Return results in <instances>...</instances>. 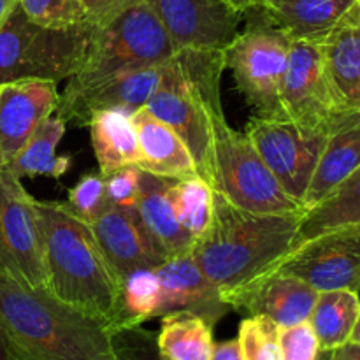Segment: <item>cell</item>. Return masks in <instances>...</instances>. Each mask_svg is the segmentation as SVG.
<instances>
[{"instance_id": "cell-1", "label": "cell", "mask_w": 360, "mask_h": 360, "mask_svg": "<svg viewBox=\"0 0 360 360\" xmlns=\"http://www.w3.org/2000/svg\"><path fill=\"white\" fill-rule=\"evenodd\" d=\"M0 329L14 360H115L101 320L0 273Z\"/></svg>"}, {"instance_id": "cell-2", "label": "cell", "mask_w": 360, "mask_h": 360, "mask_svg": "<svg viewBox=\"0 0 360 360\" xmlns=\"http://www.w3.org/2000/svg\"><path fill=\"white\" fill-rule=\"evenodd\" d=\"M304 213L243 210L214 192L213 220L190 255L224 297L276 267L294 246Z\"/></svg>"}, {"instance_id": "cell-3", "label": "cell", "mask_w": 360, "mask_h": 360, "mask_svg": "<svg viewBox=\"0 0 360 360\" xmlns=\"http://www.w3.org/2000/svg\"><path fill=\"white\" fill-rule=\"evenodd\" d=\"M44 234L48 292L65 304L101 320L111 333L120 280L102 253L94 231L63 202H37Z\"/></svg>"}, {"instance_id": "cell-4", "label": "cell", "mask_w": 360, "mask_h": 360, "mask_svg": "<svg viewBox=\"0 0 360 360\" xmlns=\"http://www.w3.org/2000/svg\"><path fill=\"white\" fill-rule=\"evenodd\" d=\"M224 49H179L169 58L164 79L144 108L167 123L188 148L197 174L214 183L211 116L221 108Z\"/></svg>"}, {"instance_id": "cell-5", "label": "cell", "mask_w": 360, "mask_h": 360, "mask_svg": "<svg viewBox=\"0 0 360 360\" xmlns=\"http://www.w3.org/2000/svg\"><path fill=\"white\" fill-rule=\"evenodd\" d=\"M94 23L53 28L32 21L20 4L0 23V84L70 79L83 65Z\"/></svg>"}, {"instance_id": "cell-6", "label": "cell", "mask_w": 360, "mask_h": 360, "mask_svg": "<svg viewBox=\"0 0 360 360\" xmlns=\"http://www.w3.org/2000/svg\"><path fill=\"white\" fill-rule=\"evenodd\" d=\"M174 44L144 0L132 4L104 23L94 25L83 65L67 88L88 86L120 74L165 63Z\"/></svg>"}, {"instance_id": "cell-7", "label": "cell", "mask_w": 360, "mask_h": 360, "mask_svg": "<svg viewBox=\"0 0 360 360\" xmlns=\"http://www.w3.org/2000/svg\"><path fill=\"white\" fill-rule=\"evenodd\" d=\"M213 125L214 192L243 210L259 213H304L259 155L246 132L232 129L224 108L211 116Z\"/></svg>"}, {"instance_id": "cell-8", "label": "cell", "mask_w": 360, "mask_h": 360, "mask_svg": "<svg viewBox=\"0 0 360 360\" xmlns=\"http://www.w3.org/2000/svg\"><path fill=\"white\" fill-rule=\"evenodd\" d=\"M246 27L224 49L225 69L257 116H283L280 88L287 69L292 39L262 9L245 11Z\"/></svg>"}, {"instance_id": "cell-9", "label": "cell", "mask_w": 360, "mask_h": 360, "mask_svg": "<svg viewBox=\"0 0 360 360\" xmlns=\"http://www.w3.org/2000/svg\"><path fill=\"white\" fill-rule=\"evenodd\" d=\"M0 273L27 288L48 290L37 200L7 169H0Z\"/></svg>"}, {"instance_id": "cell-10", "label": "cell", "mask_w": 360, "mask_h": 360, "mask_svg": "<svg viewBox=\"0 0 360 360\" xmlns=\"http://www.w3.org/2000/svg\"><path fill=\"white\" fill-rule=\"evenodd\" d=\"M330 127L255 115L246 123L245 132L285 192L302 206Z\"/></svg>"}, {"instance_id": "cell-11", "label": "cell", "mask_w": 360, "mask_h": 360, "mask_svg": "<svg viewBox=\"0 0 360 360\" xmlns=\"http://www.w3.org/2000/svg\"><path fill=\"white\" fill-rule=\"evenodd\" d=\"M273 271V269H271ZM274 271L299 278L316 292H360V224L330 229L292 248Z\"/></svg>"}, {"instance_id": "cell-12", "label": "cell", "mask_w": 360, "mask_h": 360, "mask_svg": "<svg viewBox=\"0 0 360 360\" xmlns=\"http://www.w3.org/2000/svg\"><path fill=\"white\" fill-rule=\"evenodd\" d=\"M280 102L285 118L306 125H333L334 120L347 111L330 86L320 44L292 41L281 79Z\"/></svg>"}, {"instance_id": "cell-13", "label": "cell", "mask_w": 360, "mask_h": 360, "mask_svg": "<svg viewBox=\"0 0 360 360\" xmlns=\"http://www.w3.org/2000/svg\"><path fill=\"white\" fill-rule=\"evenodd\" d=\"M179 49H225L245 14L229 0H144Z\"/></svg>"}, {"instance_id": "cell-14", "label": "cell", "mask_w": 360, "mask_h": 360, "mask_svg": "<svg viewBox=\"0 0 360 360\" xmlns=\"http://www.w3.org/2000/svg\"><path fill=\"white\" fill-rule=\"evenodd\" d=\"M167 62L120 74L77 90L65 88L63 95H60L56 116L65 123L88 125L91 116L98 111H123L132 115L144 108L160 86Z\"/></svg>"}, {"instance_id": "cell-15", "label": "cell", "mask_w": 360, "mask_h": 360, "mask_svg": "<svg viewBox=\"0 0 360 360\" xmlns=\"http://www.w3.org/2000/svg\"><path fill=\"white\" fill-rule=\"evenodd\" d=\"M320 292L299 278L267 271L224 295V301L245 316H266L278 327L308 322Z\"/></svg>"}, {"instance_id": "cell-16", "label": "cell", "mask_w": 360, "mask_h": 360, "mask_svg": "<svg viewBox=\"0 0 360 360\" xmlns=\"http://www.w3.org/2000/svg\"><path fill=\"white\" fill-rule=\"evenodd\" d=\"M60 95L53 81H16L0 84V164L14 160L44 120L58 108Z\"/></svg>"}, {"instance_id": "cell-17", "label": "cell", "mask_w": 360, "mask_h": 360, "mask_svg": "<svg viewBox=\"0 0 360 360\" xmlns=\"http://www.w3.org/2000/svg\"><path fill=\"white\" fill-rule=\"evenodd\" d=\"M155 273L160 285L158 316L190 311L214 327L231 311L220 288L204 274L190 253L167 259L162 266L155 267Z\"/></svg>"}, {"instance_id": "cell-18", "label": "cell", "mask_w": 360, "mask_h": 360, "mask_svg": "<svg viewBox=\"0 0 360 360\" xmlns=\"http://www.w3.org/2000/svg\"><path fill=\"white\" fill-rule=\"evenodd\" d=\"M90 227L120 281L132 271L155 269L167 260L144 229L136 207H108Z\"/></svg>"}, {"instance_id": "cell-19", "label": "cell", "mask_w": 360, "mask_h": 360, "mask_svg": "<svg viewBox=\"0 0 360 360\" xmlns=\"http://www.w3.org/2000/svg\"><path fill=\"white\" fill-rule=\"evenodd\" d=\"M360 167V111H345L334 120L306 195L304 210L322 202Z\"/></svg>"}, {"instance_id": "cell-20", "label": "cell", "mask_w": 360, "mask_h": 360, "mask_svg": "<svg viewBox=\"0 0 360 360\" xmlns=\"http://www.w3.org/2000/svg\"><path fill=\"white\" fill-rule=\"evenodd\" d=\"M130 120L139 141L141 160L137 167L141 171L174 181L199 176L188 148L167 123L160 122L146 108L134 111Z\"/></svg>"}, {"instance_id": "cell-21", "label": "cell", "mask_w": 360, "mask_h": 360, "mask_svg": "<svg viewBox=\"0 0 360 360\" xmlns=\"http://www.w3.org/2000/svg\"><path fill=\"white\" fill-rule=\"evenodd\" d=\"M320 48L341 108L360 111V2L320 42Z\"/></svg>"}, {"instance_id": "cell-22", "label": "cell", "mask_w": 360, "mask_h": 360, "mask_svg": "<svg viewBox=\"0 0 360 360\" xmlns=\"http://www.w3.org/2000/svg\"><path fill=\"white\" fill-rule=\"evenodd\" d=\"M174 179L160 178L141 171V190L136 211L150 238L165 259L190 253L195 239L179 225L174 214L169 190Z\"/></svg>"}, {"instance_id": "cell-23", "label": "cell", "mask_w": 360, "mask_h": 360, "mask_svg": "<svg viewBox=\"0 0 360 360\" xmlns=\"http://www.w3.org/2000/svg\"><path fill=\"white\" fill-rule=\"evenodd\" d=\"M360 0H295L274 7H259L292 41L320 42L341 23Z\"/></svg>"}, {"instance_id": "cell-24", "label": "cell", "mask_w": 360, "mask_h": 360, "mask_svg": "<svg viewBox=\"0 0 360 360\" xmlns=\"http://www.w3.org/2000/svg\"><path fill=\"white\" fill-rule=\"evenodd\" d=\"M91 146L102 176L141 160L139 141L130 115L123 111H98L88 122Z\"/></svg>"}, {"instance_id": "cell-25", "label": "cell", "mask_w": 360, "mask_h": 360, "mask_svg": "<svg viewBox=\"0 0 360 360\" xmlns=\"http://www.w3.org/2000/svg\"><path fill=\"white\" fill-rule=\"evenodd\" d=\"M65 125L60 116H49L48 120L39 125V129L32 134L30 139L27 141L20 153L14 157L7 167V171L16 178H35V176H51V178H60L65 174L72 165L70 157H58L56 148L65 134Z\"/></svg>"}, {"instance_id": "cell-26", "label": "cell", "mask_w": 360, "mask_h": 360, "mask_svg": "<svg viewBox=\"0 0 360 360\" xmlns=\"http://www.w3.org/2000/svg\"><path fill=\"white\" fill-rule=\"evenodd\" d=\"M357 224H360V167L338 188H334L322 202L311 210H306L292 248L330 229Z\"/></svg>"}, {"instance_id": "cell-27", "label": "cell", "mask_w": 360, "mask_h": 360, "mask_svg": "<svg viewBox=\"0 0 360 360\" xmlns=\"http://www.w3.org/2000/svg\"><path fill=\"white\" fill-rule=\"evenodd\" d=\"M157 343L167 360H211L213 327L195 313H167L162 316Z\"/></svg>"}, {"instance_id": "cell-28", "label": "cell", "mask_w": 360, "mask_h": 360, "mask_svg": "<svg viewBox=\"0 0 360 360\" xmlns=\"http://www.w3.org/2000/svg\"><path fill=\"white\" fill-rule=\"evenodd\" d=\"M359 315L360 297L357 292H320L308 320L319 338L320 350H334L348 343Z\"/></svg>"}, {"instance_id": "cell-29", "label": "cell", "mask_w": 360, "mask_h": 360, "mask_svg": "<svg viewBox=\"0 0 360 360\" xmlns=\"http://www.w3.org/2000/svg\"><path fill=\"white\" fill-rule=\"evenodd\" d=\"M160 285L155 269H136L120 281L118 308L111 330L143 326L158 316Z\"/></svg>"}, {"instance_id": "cell-30", "label": "cell", "mask_w": 360, "mask_h": 360, "mask_svg": "<svg viewBox=\"0 0 360 360\" xmlns=\"http://www.w3.org/2000/svg\"><path fill=\"white\" fill-rule=\"evenodd\" d=\"M174 214L179 225L192 236L200 238L213 220L214 188L200 176L172 181L169 190Z\"/></svg>"}, {"instance_id": "cell-31", "label": "cell", "mask_w": 360, "mask_h": 360, "mask_svg": "<svg viewBox=\"0 0 360 360\" xmlns=\"http://www.w3.org/2000/svg\"><path fill=\"white\" fill-rule=\"evenodd\" d=\"M32 21L44 27L72 28L91 25L81 0H18Z\"/></svg>"}, {"instance_id": "cell-32", "label": "cell", "mask_w": 360, "mask_h": 360, "mask_svg": "<svg viewBox=\"0 0 360 360\" xmlns=\"http://www.w3.org/2000/svg\"><path fill=\"white\" fill-rule=\"evenodd\" d=\"M278 329L280 327L266 316H245L238 336L245 360H283Z\"/></svg>"}, {"instance_id": "cell-33", "label": "cell", "mask_w": 360, "mask_h": 360, "mask_svg": "<svg viewBox=\"0 0 360 360\" xmlns=\"http://www.w3.org/2000/svg\"><path fill=\"white\" fill-rule=\"evenodd\" d=\"M69 213L79 218L84 224L91 225L101 218L109 206L108 197H105V181L104 176L98 174H84L76 185L70 188L69 199L63 202Z\"/></svg>"}, {"instance_id": "cell-34", "label": "cell", "mask_w": 360, "mask_h": 360, "mask_svg": "<svg viewBox=\"0 0 360 360\" xmlns=\"http://www.w3.org/2000/svg\"><path fill=\"white\" fill-rule=\"evenodd\" d=\"M115 360H167L158 350L157 334L141 326L111 330Z\"/></svg>"}, {"instance_id": "cell-35", "label": "cell", "mask_w": 360, "mask_h": 360, "mask_svg": "<svg viewBox=\"0 0 360 360\" xmlns=\"http://www.w3.org/2000/svg\"><path fill=\"white\" fill-rule=\"evenodd\" d=\"M281 359L283 360H316L320 343L311 323L302 322L278 329Z\"/></svg>"}, {"instance_id": "cell-36", "label": "cell", "mask_w": 360, "mask_h": 360, "mask_svg": "<svg viewBox=\"0 0 360 360\" xmlns=\"http://www.w3.org/2000/svg\"><path fill=\"white\" fill-rule=\"evenodd\" d=\"M105 197L111 207H127L134 210L139 199L141 169L136 165L116 169L104 176Z\"/></svg>"}, {"instance_id": "cell-37", "label": "cell", "mask_w": 360, "mask_h": 360, "mask_svg": "<svg viewBox=\"0 0 360 360\" xmlns=\"http://www.w3.org/2000/svg\"><path fill=\"white\" fill-rule=\"evenodd\" d=\"M81 2H83L91 23L98 25L108 21L109 18L116 16L123 9L139 2V0H81Z\"/></svg>"}, {"instance_id": "cell-38", "label": "cell", "mask_w": 360, "mask_h": 360, "mask_svg": "<svg viewBox=\"0 0 360 360\" xmlns=\"http://www.w3.org/2000/svg\"><path fill=\"white\" fill-rule=\"evenodd\" d=\"M211 360H245L241 352V345H239L238 340L214 343Z\"/></svg>"}, {"instance_id": "cell-39", "label": "cell", "mask_w": 360, "mask_h": 360, "mask_svg": "<svg viewBox=\"0 0 360 360\" xmlns=\"http://www.w3.org/2000/svg\"><path fill=\"white\" fill-rule=\"evenodd\" d=\"M236 9L241 11L245 14V11L253 9V7H274V6H283V4L295 2V0H229Z\"/></svg>"}, {"instance_id": "cell-40", "label": "cell", "mask_w": 360, "mask_h": 360, "mask_svg": "<svg viewBox=\"0 0 360 360\" xmlns=\"http://www.w3.org/2000/svg\"><path fill=\"white\" fill-rule=\"evenodd\" d=\"M330 360H360V345L348 341V343L334 348Z\"/></svg>"}, {"instance_id": "cell-41", "label": "cell", "mask_w": 360, "mask_h": 360, "mask_svg": "<svg viewBox=\"0 0 360 360\" xmlns=\"http://www.w3.org/2000/svg\"><path fill=\"white\" fill-rule=\"evenodd\" d=\"M0 360H14L13 354H11L9 343H7L6 336H4L2 329H0Z\"/></svg>"}, {"instance_id": "cell-42", "label": "cell", "mask_w": 360, "mask_h": 360, "mask_svg": "<svg viewBox=\"0 0 360 360\" xmlns=\"http://www.w3.org/2000/svg\"><path fill=\"white\" fill-rule=\"evenodd\" d=\"M18 0H0V23L4 21V18L9 14V11L16 6Z\"/></svg>"}, {"instance_id": "cell-43", "label": "cell", "mask_w": 360, "mask_h": 360, "mask_svg": "<svg viewBox=\"0 0 360 360\" xmlns=\"http://www.w3.org/2000/svg\"><path fill=\"white\" fill-rule=\"evenodd\" d=\"M350 341L360 345V315L357 319V323H355V327H354V333H352V336H350Z\"/></svg>"}, {"instance_id": "cell-44", "label": "cell", "mask_w": 360, "mask_h": 360, "mask_svg": "<svg viewBox=\"0 0 360 360\" xmlns=\"http://www.w3.org/2000/svg\"><path fill=\"white\" fill-rule=\"evenodd\" d=\"M330 357H333V350H320L316 360H330Z\"/></svg>"}, {"instance_id": "cell-45", "label": "cell", "mask_w": 360, "mask_h": 360, "mask_svg": "<svg viewBox=\"0 0 360 360\" xmlns=\"http://www.w3.org/2000/svg\"><path fill=\"white\" fill-rule=\"evenodd\" d=\"M0 169H2V164H0Z\"/></svg>"}]
</instances>
